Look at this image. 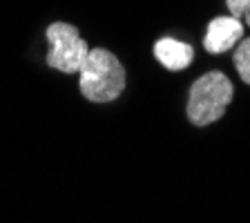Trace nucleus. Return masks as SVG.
Instances as JSON below:
<instances>
[{
    "label": "nucleus",
    "mask_w": 250,
    "mask_h": 223,
    "mask_svg": "<svg viewBox=\"0 0 250 223\" xmlns=\"http://www.w3.org/2000/svg\"><path fill=\"white\" fill-rule=\"evenodd\" d=\"M78 87L92 103L116 101L125 89V69L121 61L107 49H89L83 67L78 69Z\"/></svg>",
    "instance_id": "1"
},
{
    "label": "nucleus",
    "mask_w": 250,
    "mask_h": 223,
    "mask_svg": "<svg viewBox=\"0 0 250 223\" xmlns=\"http://www.w3.org/2000/svg\"><path fill=\"white\" fill-rule=\"evenodd\" d=\"M234 89L230 78L224 72H208L194 85L190 87V96H188V119L197 127H206V125L217 123L221 116L226 114L228 105L232 103Z\"/></svg>",
    "instance_id": "2"
},
{
    "label": "nucleus",
    "mask_w": 250,
    "mask_h": 223,
    "mask_svg": "<svg viewBox=\"0 0 250 223\" xmlns=\"http://www.w3.org/2000/svg\"><path fill=\"white\" fill-rule=\"evenodd\" d=\"M47 65L62 74H78L89 54V45L81 38L78 29L67 22H54L47 27Z\"/></svg>",
    "instance_id": "3"
},
{
    "label": "nucleus",
    "mask_w": 250,
    "mask_h": 223,
    "mask_svg": "<svg viewBox=\"0 0 250 223\" xmlns=\"http://www.w3.org/2000/svg\"><path fill=\"white\" fill-rule=\"evenodd\" d=\"M244 38V22L234 16H219L210 20L203 47L210 54H226Z\"/></svg>",
    "instance_id": "4"
},
{
    "label": "nucleus",
    "mask_w": 250,
    "mask_h": 223,
    "mask_svg": "<svg viewBox=\"0 0 250 223\" xmlns=\"http://www.w3.org/2000/svg\"><path fill=\"white\" fill-rule=\"evenodd\" d=\"M154 56L166 69L170 72H181L186 69L194 58V49L188 42L174 41V38H161L154 45Z\"/></svg>",
    "instance_id": "5"
},
{
    "label": "nucleus",
    "mask_w": 250,
    "mask_h": 223,
    "mask_svg": "<svg viewBox=\"0 0 250 223\" xmlns=\"http://www.w3.org/2000/svg\"><path fill=\"white\" fill-rule=\"evenodd\" d=\"M234 69L246 85H250V38L239 41L234 49Z\"/></svg>",
    "instance_id": "6"
},
{
    "label": "nucleus",
    "mask_w": 250,
    "mask_h": 223,
    "mask_svg": "<svg viewBox=\"0 0 250 223\" xmlns=\"http://www.w3.org/2000/svg\"><path fill=\"white\" fill-rule=\"evenodd\" d=\"M226 7H228L230 16L244 20L250 27V0H226Z\"/></svg>",
    "instance_id": "7"
}]
</instances>
